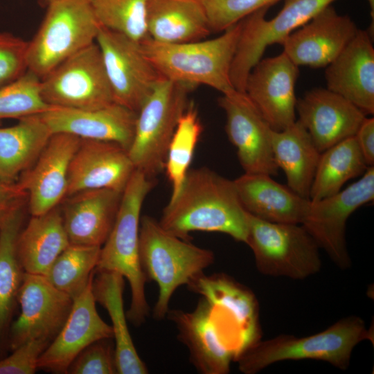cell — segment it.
Returning <instances> with one entry per match:
<instances>
[{"mask_svg": "<svg viewBox=\"0 0 374 374\" xmlns=\"http://www.w3.org/2000/svg\"><path fill=\"white\" fill-rule=\"evenodd\" d=\"M248 215L246 244L260 273L301 280L320 271L319 247L301 224L270 222Z\"/></svg>", "mask_w": 374, "mask_h": 374, "instance_id": "ba28073f", "label": "cell"}, {"mask_svg": "<svg viewBox=\"0 0 374 374\" xmlns=\"http://www.w3.org/2000/svg\"><path fill=\"white\" fill-rule=\"evenodd\" d=\"M81 139L66 133H55L17 183L28 194L31 215H39L58 206L67 191L71 161Z\"/></svg>", "mask_w": 374, "mask_h": 374, "instance_id": "e0dca14e", "label": "cell"}, {"mask_svg": "<svg viewBox=\"0 0 374 374\" xmlns=\"http://www.w3.org/2000/svg\"><path fill=\"white\" fill-rule=\"evenodd\" d=\"M73 301L44 276L25 273L18 298L20 314L9 332L10 351L33 340L51 344L66 322Z\"/></svg>", "mask_w": 374, "mask_h": 374, "instance_id": "4fadbf2b", "label": "cell"}, {"mask_svg": "<svg viewBox=\"0 0 374 374\" xmlns=\"http://www.w3.org/2000/svg\"><path fill=\"white\" fill-rule=\"evenodd\" d=\"M373 38L367 30L358 29L325 71L326 88L350 101L366 115L374 114Z\"/></svg>", "mask_w": 374, "mask_h": 374, "instance_id": "603a6c76", "label": "cell"}, {"mask_svg": "<svg viewBox=\"0 0 374 374\" xmlns=\"http://www.w3.org/2000/svg\"><path fill=\"white\" fill-rule=\"evenodd\" d=\"M111 338L98 340L82 350L68 368V374L117 373Z\"/></svg>", "mask_w": 374, "mask_h": 374, "instance_id": "f35d334b", "label": "cell"}, {"mask_svg": "<svg viewBox=\"0 0 374 374\" xmlns=\"http://www.w3.org/2000/svg\"><path fill=\"white\" fill-rule=\"evenodd\" d=\"M70 244L61 209L32 215L17 240V253L26 273L45 276L60 254Z\"/></svg>", "mask_w": 374, "mask_h": 374, "instance_id": "83f0119b", "label": "cell"}, {"mask_svg": "<svg viewBox=\"0 0 374 374\" xmlns=\"http://www.w3.org/2000/svg\"><path fill=\"white\" fill-rule=\"evenodd\" d=\"M50 344L42 340L24 343L0 359V374H33L38 359Z\"/></svg>", "mask_w": 374, "mask_h": 374, "instance_id": "60d3db41", "label": "cell"}, {"mask_svg": "<svg viewBox=\"0 0 374 374\" xmlns=\"http://www.w3.org/2000/svg\"><path fill=\"white\" fill-rule=\"evenodd\" d=\"M148 37L162 44H182L205 39L212 31L200 0H148Z\"/></svg>", "mask_w": 374, "mask_h": 374, "instance_id": "4316f807", "label": "cell"}, {"mask_svg": "<svg viewBox=\"0 0 374 374\" xmlns=\"http://www.w3.org/2000/svg\"><path fill=\"white\" fill-rule=\"evenodd\" d=\"M139 259L147 280L158 285L153 316L163 319L175 291L188 285L215 260L213 252L166 231L159 221L144 215L139 226Z\"/></svg>", "mask_w": 374, "mask_h": 374, "instance_id": "5b68a950", "label": "cell"}, {"mask_svg": "<svg viewBox=\"0 0 374 374\" xmlns=\"http://www.w3.org/2000/svg\"><path fill=\"white\" fill-rule=\"evenodd\" d=\"M51 107L96 109L114 102L100 48L94 42L71 55L40 80Z\"/></svg>", "mask_w": 374, "mask_h": 374, "instance_id": "30bf717a", "label": "cell"}, {"mask_svg": "<svg viewBox=\"0 0 374 374\" xmlns=\"http://www.w3.org/2000/svg\"><path fill=\"white\" fill-rule=\"evenodd\" d=\"M92 281L73 299L66 322L38 359V369L65 374L73 359L86 347L98 340L113 338L112 326L97 312Z\"/></svg>", "mask_w": 374, "mask_h": 374, "instance_id": "d6986e66", "label": "cell"}, {"mask_svg": "<svg viewBox=\"0 0 374 374\" xmlns=\"http://www.w3.org/2000/svg\"><path fill=\"white\" fill-rule=\"evenodd\" d=\"M368 166L374 164V118L366 117L355 135Z\"/></svg>", "mask_w": 374, "mask_h": 374, "instance_id": "7bdbcfd3", "label": "cell"}, {"mask_svg": "<svg viewBox=\"0 0 374 374\" xmlns=\"http://www.w3.org/2000/svg\"><path fill=\"white\" fill-rule=\"evenodd\" d=\"M40 80L28 70L15 81L0 87V121L6 118L20 119L52 107L42 97Z\"/></svg>", "mask_w": 374, "mask_h": 374, "instance_id": "8d00e7d4", "label": "cell"}, {"mask_svg": "<svg viewBox=\"0 0 374 374\" xmlns=\"http://www.w3.org/2000/svg\"><path fill=\"white\" fill-rule=\"evenodd\" d=\"M135 170L128 151L121 145L81 139L70 163L66 197L99 188L123 193Z\"/></svg>", "mask_w": 374, "mask_h": 374, "instance_id": "ffe728a7", "label": "cell"}, {"mask_svg": "<svg viewBox=\"0 0 374 374\" xmlns=\"http://www.w3.org/2000/svg\"><path fill=\"white\" fill-rule=\"evenodd\" d=\"M101 27L142 42L148 38V0H88Z\"/></svg>", "mask_w": 374, "mask_h": 374, "instance_id": "d590c367", "label": "cell"}, {"mask_svg": "<svg viewBox=\"0 0 374 374\" xmlns=\"http://www.w3.org/2000/svg\"><path fill=\"white\" fill-rule=\"evenodd\" d=\"M188 287L208 302L216 322L242 353L260 340L258 305L248 288L225 274L204 273Z\"/></svg>", "mask_w": 374, "mask_h": 374, "instance_id": "5bb4252c", "label": "cell"}, {"mask_svg": "<svg viewBox=\"0 0 374 374\" xmlns=\"http://www.w3.org/2000/svg\"><path fill=\"white\" fill-rule=\"evenodd\" d=\"M124 277L119 273L96 270L92 292L96 303L107 311L115 339L117 373L146 374L148 370L139 357L130 334L123 308Z\"/></svg>", "mask_w": 374, "mask_h": 374, "instance_id": "f546056e", "label": "cell"}, {"mask_svg": "<svg viewBox=\"0 0 374 374\" xmlns=\"http://www.w3.org/2000/svg\"><path fill=\"white\" fill-rule=\"evenodd\" d=\"M336 0H285L280 11L267 20L269 8H263L242 19V28L230 69L234 89L244 92L247 77L262 59L267 46L282 44L292 32L306 24Z\"/></svg>", "mask_w": 374, "mask_h": 374, "instance_id": "9c48e42d", "label": "cell"}, {"mask_svg": "<svg viewBox=\"0 0 374 374\" xmlns=\"http://www.w3.org/2000/svg\"><path fill=\"white\" fill-rule=\"evenodd\" d=\"M100 248L70 244L56 258L44 277L55 287L75 298L93 279Z\"/></svg>", "mask_w": 374, "mask_h": 374, "instance_id": "836d02e7", "label": "cell"}, {"mask_svg": "<svg viewBox=\"0 0 374 374\" xmlns=\"http://www.w3.org/2000/svg\"><path fill=\"white\" fill-rule=\"evenodd\" d=\"M177 327L178 339L188 349L190 359L203 374H226L235 355L229 348L210 312L208 302L201 298L193 312L168 310L167 315Z\"/></svg>", "mask_w": 374, "mask_h": 374, "instance_id": "d4e9b609", "label": "cell"}, {"mask_svg": "<svg viewBox=\"0 0 374 374\" xmlns=\"http://www.w3.org/2000/svg\"><path fill=\"white\" fill-rule=\"evenodd\" d=\"M358 28L348 15L328 6L289 35L283 52L298 66L326 67L344 49Z\"/></svg>", "mask_w": 374, "mask_h": 374, "instance_id": "ac0fdd59", "label": "cell"}, {"mask_svg": "<svg viewBox=\"0 0 374 374\" xmlns=\"http://www.w3.org/2000/svg\"><path fill=\"white\" fill-rule=\"evenodd\" d=\"M168 232L189 240L192 231L219 232L246 244L249 215L233 180L202 167L189 170L159 221Z\"/></svg>", "mask_w": 374, "mask_h": 374, "instance_id": "6da1fadb", "label": "cell"}, {"mask_svg": "<svg viewBox=\"0 0 374 374\" xmlns=\"http://www.w3.org/2000/svg\"><path fill=\"white\" fill-rule=\"evenodd\" d=\"M218 105L225 113V132L244 172L276 175L279 168L272 152L271 128L248 96L234 90L222 94Z\"/></svg>", "mask_w": 374, "mask_h": 374, "instance_id": "9a60e30c", "label": "cell"}, {"mask_svg": "<svg viewBox=\"0 0 374 374\" xmlns=\"http://www.w3.org/2000/svg\"><path fill=\"white\" fill-rule=\"evenodd\" d=\"M242 28V20L210 39L162 44L149 37L142 48L160 75L192 87L205 85L222 94L234 87L230 69Z\"/></svg>", "mask_w": 374, "mask_h": 374, "instance_id": "3957f363", "label": "cell"}, {"mask_svg": "<svg viewBox=\"0 0 374 374\" xmlns=\"http://www.w3.org/2000/svg\"><path fill=\"white\" fill-rule=\"evenodd\" d=\"M371 9V16L372 19V24H371L368 29L367 30L370 35L373 37L374 32V0H367Z\"/></svg>", "mask_w": 374, "mask_h": 374, "instance_id": "ee69618b", "label": "cell"}, {"mask_svg": "<svg viewBox=\"0 0 374 374\" xmlns=\"http://www.w3.org/2000/svg\"><path fill=\"white\" fill-rule=\"evenodd\" d=\"M28 42V70L40 79L61 62L96 42L100 26L88 0H51Z\"/></svg>", "mask_w": 374, "mask_h": 374, "instance_id": "8992f818", "label": "cell"}, {"mask_svg": "<svg viewBox=\"0 0 374 374\" xmlns=\"http://www.w3.org/2000/svg\"><path fill=\"white\" fill-rule=\"evenodd\" d=\"M372 338L373 333L361 317L348 316L310 336L280 335L259 340L240 354L235 362L244 374H256L279 362L303 359L323 361L346 370L354 348Z\"/></svg>", "mask_w": 374, "mask_h": 374, "instance_id": "277c9868", "label": "cell"}, {"mask_svg": "<svg viewBox=\"0 0 374 374\" xmlns=\"http://www.w3.org/2000/svg\"><path fill=\"white\" fill-rule=\"evenodd\" d=\"M28 194L17 183L0 181V224L13 211L24 206Z\"/></svg>", "mask_w": 374, "mask_h": 374, "instance_id": "b9f144b4", "label": "cell"}, {"mask_svg": "<svg viewBox=\"0 0 374 374\" xmlns=\"http://www.w3.org/2000/svg\"><path fill=\"white\" fill-rule=\"evenodd\" d=\"M39 115L53 134L66 133L82 139L114 142L128 150L137 113L113 103L96 109L52 107Z\"/></svg>", "mask_w": 374, "mask_h": 374, "instance_id": "7402d4cb", "label": "cell"}, {"mask_svg": "<svg viewBox=\"0 0 374 374\" xmlns=\"http://www.w3.org/2000/svg\"><path fill=\"white\" fill-rule=\"evenodd\" d=\"M155 181L134 170L123 192L114 226L100 248L96 269L119 273L127 280L131 302L126 317L135 326L145 321L150 311L145 293L147 280L139 259V226L144 200Z\"/></svg>", "mask_w": 374, "mask_h": 374, "instance_id": "7a4b0ae2", "label": "cell"}, {"mask_svg": "<svg viewBox=\"0 0 374 374\" xmlns=\"http://www.w3.org/2000/svg\"><path fill=\"white\" fill-rule=\"evenodd\" d=\"M299 73V66L283 51L260 60L247 77L244 93L272 130H283L296 121Z\"/></svg>", "mask_w": 374, "mask_h": 374, "instance_id": "2e32d148", "label": "cell"}, {"mask_svg": "<svg viewBox=\"0 0 374 374\" xmlns=\"http://www.w3.org/2000/svg\"><path fill=\"white\" fill-rule=\"evenodd\" d=\"M23 220L21 206L11 212L0 224V359L10 351V328L26 273L17 253V240Z\"/></svg>", "mask_w": 374, "mask_h": 374, "instance_id": "f1b7e54d", "label": "cell"}, {"mask_svg": "<svg viewBox=\"0 0 374 374\" xmlns=\"http://www.w3.org/2000/svg\"><path fill=\"white\" fill-rule=\"evenodd\" d=\"M374 199V166L343 190L310 201L301 225L340 269L351 266L346 246V226L350 215Z\"/></svg>", "mask_w": 374, "mask_h": 374, "instance_id": "8fae6325", "label": "cell"}, {"mask_svg": "<svg viewBox=\"0 0 374 374\" xmlns=\"http://www.w3.org/2000/svg\"><path fill=\"white\" fill-rule=\"evenodd\" d=\"M280 0H200L212 32L222 33L253 12Z\"/></svg>", "mask_w": 374, "mask_h": 374, "instance_id": "74e56055", "label": "cell"}, {"mask_svg": "<svg viewBox=\"0 0 374 374\" xmlns=\"http://www.w3.org/2000/svg\"><path fill=\"white\" fill-rule=\"evenodd\" d=\"M96 42L114 102L137 113L163 77L145 55L141 42L100 26Z\"/></svg>", "mask_w": 374, "mask_h": 374, "instance_id": "7c38bea8", "label": "cell"}, {"mask_svg": "<svg viewBox=\"0 0 374 374\" xmlns=\"http://www.w3.org/2000/svg\"><path fill=\"white\" fill-rule=\"evenodd\" d=\"M263 173H246L233 180L240 201L250 215L270 222L299 224L310 199Z\"/></svg>", "mask_w": 374, "mask_h": 374, "instance_id": "484cf974", "label": "cell"}, {"mask_svg": "<svg viewBox=\"0 0 374 374\" xmlns=\"http://www.w3.org/2000/svg\"><path fill=\"white\" fill-rule=\"evenodd\" d=\"M274 161L285 172L287 186L303 197L309 194L321 152L303 125L296 121L281 131H271Z\"/></svg>", "mask_w": 374, "mask_h": 374, "instance_id": "4dcf8cb0", "label": "cell"}, {"mask_svg": "<svg viewBox=\"0 0 374 374\" xmlns=\"http://www.w3.org/2000/svg\"><path fill=\"white\" fill-rule=\"evenodd\" d=\"M368 167L355 136L332 145L321 153L309 199L317 201L338 193L346 181L362 175Z\"/></svg>", "mask_w": 374, "mask_h": 374, "instance_id": "d6a6232c", "label": "cell"}, {"mask_svg": "<svg viewBox=\"0 0 374 374\" xmlns=\"http://www.w3.org/2000/svg\"><path fill=\"white\" fill-rule=\"evenodd\" d=\"M194 87L162 78L137 112L128 149L136 170L151 179L164 170L168 145Z\"/></svg>", "mask_w": 374, "mask_h": 374, "instance_id": "52a82bcc", "label": "cell"}, {"mask_svg": "<svg viewBox=\"0 0 374 374\" xmlns=\"http://www.w3.org/2000/svg\"><path fill=\"white\" fill-rule=\"evenodd\" d=\"M122 194L99 188L66 197L60 209L70 244L101 247L114 226Z\"/></svg>", "mask_w": 374, "mask_h": 374, "instance_id": "cb8c5ba5", "label": "cell"}, {"mask_svg": "<svg viewBox=\"0 0 374 374\" xmlns=\"http://www.w3.org/2000/svg\"><path fill=\"white\" fill-rule=\"evenodd\" d=\"M53 133L39 114L0 127V181L15 183L35 163Z\"/></svg>", "mask_w": 374, "mask_h": 374, "instance_id": "1f68e13d", "label": "cell"}, {"mask_svg": "<svg viewBox=\"0 0 374 374\" xmlns=\"http://www.w3.org/2000/svg\"><path fill=\"white\" fill-rule=\"evenodd\" d=\"M46 1V3H48V1H51V0H45Z\"/></svg>", "mask_w": 374, "mask_h": 374, "instance_id": "f6af8a7d", "label": "cell"}, {"mask_svg": "<svg viewBox=\"0 0 374 374\" xmlns=\"http://www.w3.org/2000/svg\"><path fill=\"white\" fill-rule=\"evenodd\" d=\"M296 112L321 153L354 136L366 117L355 105L327 88L307 91L297 100Z\"/></svg>", "mask_w": 374, "mask_h": 374, "instance_id": "44dd1931", "label": "cell"}, {"mask_svg": "<svg viewBox=\"0 0 374 374\" xmlns=\"http://www.w3.org/2000/svg\"><path fill=\"white\" fill-rule=\"evenodd\" d=\"M28 42L8 33H0V87L28 71Z\"/></svg>", "mask_w": 374, "mask_h": 374, "instance_id": "ab89813d", "label": "cell"}, {"mask_svg": "<svg viewBox=\"0 0 374 374\" xmlns=\"http://www.w3.org/2000/svg\"><path fill=\"white\" fill-rule=\"evenodd\" d=\"M202 130L197 110L190 103L179 120L167 151L163 170L172 186L170 199L174 198L181 187Z\"/></svg>", "mask_w": 374, "mask_h": 374, "instance_id": "e575fe53", "label": "cell"}]
</instances>
